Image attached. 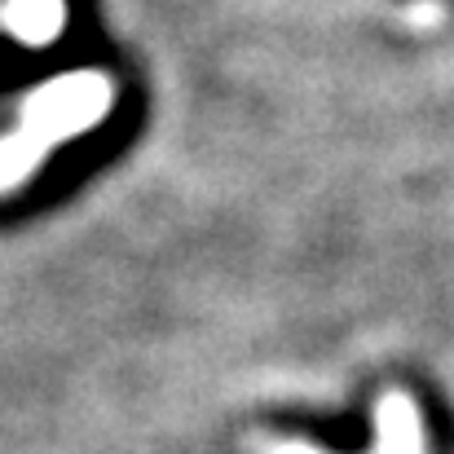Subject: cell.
<instances>
[{"instance_id": "obj_3", "label": "cell", "mask_w": 454, "mask_h": 454, "mask_svg": "<svg viewBox=\"0 0 454 454\" xmlns=\"http://www.w3.org/2000/svg\"><path fill=\"white\" fill-rule=\"evenodd\" d=\"M4 22L22 44H53L62 31V0H13Z\"/></svg>"}, {"instance_id": "obj_2", "label": "cell", "mask_w": 454, "mask_h": 454, "mask_svg": "<svg viewBox=\"0 0 454 454\" xmlns=\"http://www.w3.org/2000/svg\"><path fill=\"white\" fill-rule=\"evenodd\" d=\"M380 433H375V454H424V428H419V411L406 393H388L375 411ZM270 454H317L309 446H274Z\"/></svg>"}, {"instance_id": "obj_1", "label": "cell", "mask_w": 454, "mask_h": 454, "mask_svg": "<svg viewBox=\"0 0 454 454\" xmlns=\"http://www.w3.org/2000/svg\"><path fill=\"white\" fill-rule=\"evenodd\" d=\"M106 106H111V84L102 75H67V80L31 93L22 133L0 146V190L18 185L49 146L98 124L106 115Z\"/></svg>"}]
</instances>
